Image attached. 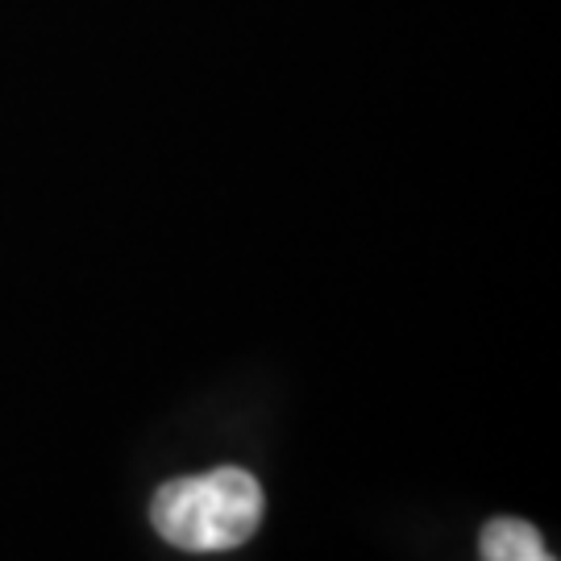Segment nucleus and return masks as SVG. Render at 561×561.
Wrapping results in <instances>:
<instances>
[{"label": "nucleus", "mask_w": 561, "mask_h": 561, "mask_svg": "<svg viewBox=\"0 0 561 561\" xmlns=\"http://www.w3.org/2000/svg\"><path fill=\"white\" fill-rule=\"evenodd\" d=\"M262 486L238 466L162 482L150 500V524L167 545L187 553H221L245 545L262 524Z\"/></svg>", "instance_id": "nucleus-1"}, {"label": "nucleus", "mask_w": 561, "mask_h": 561, "mask_svg": "<svg viewBox=\"0 0 561 561\" xmlns=\"http://www.w3.org/2000/svg\"><path fill=\"white\" fill-rule=\"evenodd\" d=\"M479 553L482 561H553L545 553L541 533L516 516H500L486 524L479 533Z\"/></svg>", "instance_id": "nucleus-2"}]
</instances>
